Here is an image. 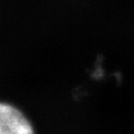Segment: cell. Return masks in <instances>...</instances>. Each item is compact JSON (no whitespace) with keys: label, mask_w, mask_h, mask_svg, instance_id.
Masks as SVG:
<instances>
[{"label":"cell","mask_w":134,"mask_h":134,"mask_svg":"<svg viewBox=\"0 0 134 134\" xmlns=\"http://www.w3.org/2000/svg\"><path fill=\"white\" fill-rule=\"evenodd\" d=\"M0 134H35L30 122L18 108L0 103Z\"/></svg>","instance_id":"cell-1"}]
</instances>
